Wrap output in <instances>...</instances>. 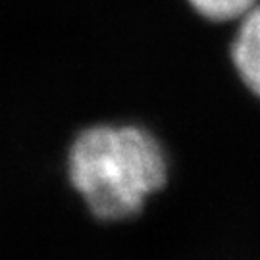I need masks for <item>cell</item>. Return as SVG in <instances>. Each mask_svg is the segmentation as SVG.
Listing matches in <instances>:
<instances>
[{
  "instance_id": "obj_1",
  "label": "cell",
  "mask_w": 260,
  "mask_h": 260,
  "mask_svg": "<svg viewBox=\"0 0 260 260\" xmlns=\"http://www.w3.org/2000/svg\"><path fill=\"white\" fill-rule=\"evenodd\" d=\"M166 150L139 125L96 123L68 150V177L87 210L104 222L125 220L168 183Z\"/></svg>"
},
{
  "instance_id": "obj_3",
  "label": "cell",
  "mask_w": 260,
  "mask_h": 260,
  "mask_svg": "<svg viewBox=\"0 0 260 260\" xmlns=\"http://www.w3.org/2000/svg\"><path fill=\"white\" fill-rule=\"evenodd\" d=\"M187 2L199 16L216 23L243 18L258 4V0H187Z\"/></svg>"
},
{
  "instance_id": "obj_2",
  "label": "cell",
  "mask_w": 260,
  "mask_h": 260,
  "mask_svg": "<svg viewBox=\"0 0 260 260\" xmlns=\"http://www.w3.org/2000/svg\"><path fill=\"white\" fill-rule=\"evenodd\" d=\"M230 58L241 83L260 99V4L241 18L230 47Z\"/></svg>"
}]
</instances>
